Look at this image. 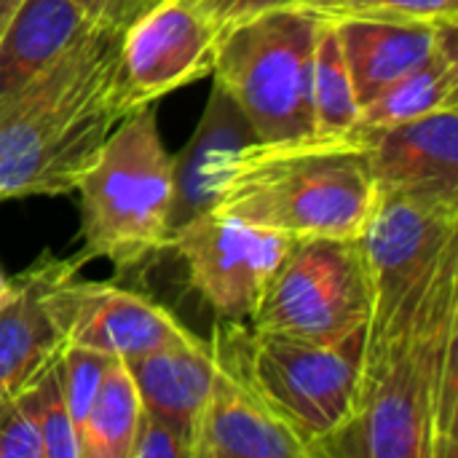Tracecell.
Here are the masks:
<instances>
[{"label": "cell", "instance_id": "cell-1", "mask_svg": "<svg viewBox=\"0 0 458 458\" xmlns=\"http://www.w3.org/2000/svg\"><path fill=\"white\" fill-rule=\"evenodd\" d=\"M121 35L89 30L0 99V201L72 193L123 118Z\"/></svg>", "mask_w": 458, "mask_h": 458}, {"label": "cell", "instance_id": "cell-2", "mask_svg": "<svg viewBox=\"0 0 458 458\" xmlns=\"http://www.w3.org/2000/svg\"><path fill=\"white\" fill-rule=\"evenodd\" d=\"M365 131L252 140L217 185L223 215L290 239H357L376 207Z\"/></svg>", "mask_w": 458, "mask_h": 458}, {"label": "cell", "instance_id": "cell-3", "mask_svg": "<svg viewBox=\"0 0 458 458\" xmlns=\"http://www.w3.org/2000/svg\"><path fill=\"white\" fill-rule=\"evenodd\" d=\"M458 293L362 360L360 403L322 456H458Z\"/></svg>", "mask_w": 458, "mask_h": 458}, {"label": "cell", "instance_id": "cell-4", "mask_svg": "<svg viewBox=\"0 0 458 458\" xmlns=\"http://www.w3.org/2000/svg\"><path fill=\"white\" fill-rule=\"evenodd\" d=\"M360 247L370 295L365 360L458 293V199L381 193Z\"/></svg>", "mask_w": 458, "mask_h": 458}, {"label": "cell", "instance_id": "cell-5", "mask_svg": "<svg viewBox=\"0 0 458 458\" xmlns=\"http://www.w3.org/2000/svg\"><path fill=\"white\" fill-rule=\"evenodd\" d=\"M81 233L89 258L137 268L169 250L174 156L150 105L123 115L81 177Z\"/></svg>", "mask_w": 458, "mask_h": 458}, {"label": "cell", "instance_id": "cell-6", "mask_svg": "<svg viewBox=\"0 0 458 458\" xmlns=\"http://www.w3.org/2000/svg\"><path fill=\"white\" fill-rule=\"evenodd\" d=\"M319 19L306 8H279L225 35L212 75L239 105L255 140L314 134L311 67Z\"/></svg>", "mask_w": 458, "mask_h": 458}, {"label": "cell", "instance_id": "cell-7", "mask_svg": "<svg viewBox=\"0 0 458 458\" xmlns=\"http://www.w3.org/2000/svg\"><path fill=\"white\" fill-rule=\"evenodd\" d=\"M365 330L319 344L274 333H250V370L274 411L322 456L360 403Z\"/></svg>", "mask_w": 458, "mask_h": 458}, {"label": "cell", "instance_id": "cell-8", "mask_svg": "<svg viewBox=\"0 0 458 458\" xmlns=\"http://www.w3.org/2000/svg\"><path fill=\"white\" fill-rule=\"evenodd\" d=\"M368 276L357 239H295L252 317L255 333L341 341L365 330Z\"/></svg>", "mask_w": 458, "mask_h": 458}, {"label": "cell", "instance_id": "cell-9", "mask_svg": "<svg viewBox=\"0 0 458 458\" xmlns=\"http://www.w3.org/2000/svg\"><path fill=\"white\" fill-rule=\"evenodd\" d=\"M215 373L199 411L191 458H311L250 370V333L239 322L212 330Z\"/></svg>", "mask_w": 458, "mask_h": 458}, {"label": "cell", "instance_id": "cell-10", "mask_svg": "<svg viewBox=\"0 0 458 458\" xmlns=\"http://www.w3.org/2000/svg\"><path fill=\"white\" fill-rule=\"evenodd\" d=\"M295 239L223 215L201 212L172 231L191 287L225 322L252 319L260 298Z\"/></svg>", "mask_w": 458, "mask_h": 458}, {"label": "cell", "instance_id": "cell-11", "mask_svg": "<svg viewBox=\"0 0 458 458\" xmlns=\"http://www.w3.org/2000/svg\"><path fill=\"white\" fill-rule=\"evenodd\" d=\"M223 27L199 0H158L121 35L118 89L123 115L212 75Z\"/></svg>", "mask_w": 458, "mask_h": 458}, {"label": "cell", "instance_id": "cell-12", "mask_svg": "<svg viewBox=\"0 0 458 458\" xmlns=\"http://www.w3.org/2000/svg\"><path fill=\"white\" fill-rule=\"evenodd\" d=\"M78 271H64L46 290V306L67 344L131 360L191 335L150 298L107 282H78Z\"/></svg>", "mask_w": 458, "mask_h": 458}, {"label": "cell", "instance_id": "cell-13", "mask_svg": "<svg viewBox=\"0 0 458 458\" xmlns=\"http://www.w3.org/2000/svg\"><path fill=\"white\" fill-rule=\"evenodd\" d=\"M89 260L86 252L75 258H54L46 252L8 282L0 298V397L19 394L59 360L67 341L46 306V290L56 276L83 268Z\"/></svg>", "mask_w": 458, "mask_h": 458}, {"label": "cell", "instance_id": "cell-14", "mask_svg": "<svg viewBox=\"0 0 458 458\" xmlns=\"http://www.w3.org/2000/svg\"><path fill=\"white\" fill-rule=\"evenodd\" d=\"M381 193H440L458 199V105L416 121L360 129Z\"/></svg>", "mask_w": 458, "mask_h": 458}, {"label": "cell", "instance_id": "cell-15", "mask_svg": "<svg viewBox=\"0 0 458 458\" xmlns=\"http://www.w3.org/2000/svg\"><path fill=\"white\" fill-rule=\"evenodd\" d=\"M349 64L360 107L376 99L403 75L421 67L445 43L456 40V24L419 19H333Z\"/></svg>", "mask_w": 458, "mask_h": 458}, {"label": "cell", "instance_id": "cell-16", "mask_svg": "<svg viewBox=\"0 0 458 458\" xmlns=\"http://www.w3.org/2000/svg\"><path fill=\"white\" fill-rule=\"evenodd\" d=\"M126 365L134 376L142 411L161 419L191 443L215 373L212 338L191 333L188 338L131 357Z\"/></svg>", "mask_w": 458, "mask_h": 458}, {"label": "cell", "instance_id": "cell-17", "mask_svg": "<svg viewBox=\"0 0 458 458\" xmlns=\"http://www.w3.org/2000/svg\"><path fill=\"white\" fill-rule=\"evenodd\" d=\"M252 140L255 134L239 105L220 83H215L191 142L174 158L172 231L215 207V193L231 156Z\"/></svg>", "mask_w": 458, "mask_h": 458}, {"label": "cell", "instance_id": "cell-18", "mask_svg": "<svg viewBox=\"0 0 458 458\" xmlns=\"http://www.w3.org/2000/svg\"><path fill=\"white\" fill-rule=\"evenodd\" d=\"M89 30L72 0H24L0 35V99L21 89Z\"/></svg>", "mask_w": 458, "mask_h": 458}, {"label": "cell", "instance_id": "cell-19", "mask_svg": "<svg viewBox=\"0 0 458 458\" xmlns=\"http://www.w3.org/2000/svg\"><path fill=\"white\" fill-rule=\"evenodd\" d=\"M458 105L456 40L360 107L354 129H384Z\"/></svg>", "mask_w": 458, "mask_h": 458}, {"label": "cell", "instance_id": "cell-20", "mask_svg": "<svg viewBox=\"0 0 458 458\" xmlns=\"http://www.w3.org/2000/svg\"><path fill=\"white\" fill-rule=\"evenodd\" d=\"M142 400L123 357H113L78 429L81 458H129Z\"/></svg>", "mask_w": 458, "mask_h": 458}, {"label": "cell", "instance_id": "cell-21", "mask_svg": "<svg viewBox=\"0 0 458 458\" xmlns=\"http://www.w3.org/2000/svg\"><path fill=\"white\" fill-rule=\"evenodd\" d=\"M311 102H314V134H344L357 126L360 102L341 48L338 27L327 16L319 19L317 38H314Z\"/></svg>", "mask_w": 458, "mask_h": 458}, {"label": "cell", "instance_id": "cell-22", "mask_svg": "<svg viewBox=\"0 0 458 458\" xmlns=\"http://www.w3.org/2000/svg\"><path fill=\"white\" fill-rule=\"evenodd\" d=\"M19 397L40 432L43 456L81 458V437L62 397L56 362L46 373H40L27 389H21Z\"/></svg>", "mask_w": 458, "mask_h": 458}, {"label": "cell", "instance_id": "cell-23", "mask_svg": "<svg viewBox=\"0 0 458 458\" xmlns=\"http://www.w3.org/2000/svg\"><path fill=\"white\" fill-rule=\"evenodd\" d=\"M301 8L327 19H419L458 24V0H303Z\"/></svg>", "mask_w": 458, "mask_h": 458}, {"label": "cell", "instance_id": "cell-24", "mask_svg": "<svg viewBox=\"0 0 458 458\" xmlns=\"http://www.w3.org/2000/svg\"><path fill=\"white\" fill-rule=\"evenodd\" d=\"M110 360H113V354L72 346V344H67L62 349V354L56 360V373H59L62 397H64V405H67V413H70L75 429H81L83 416L102 384V376H105Z\"/></svg>", "mask_w": 458, "mask_h": 458}, {"label": "cell", "instance_id": "cell-25", "mask_svg": "<svg viewBox=\"0 0 458 458\" xmlns=\"http://www.w3.org/2000/svg\"><path fill=\"white\" fill-rule=\"evenodd\" d=\"M0 458H46L40 432L21 397H0Z\"/></svg>", "mask_w": 458, "mask_h": 458}, {"label": "cell", "instance_id": "cell-26", "mask_svg": "<svg viewBox=\"0 0 458 458\" xmlns=\"http://www.w3.org/2000/svg\"><path fill=\"white\" fill-rule=\"evenodd\" d=\"M129 458H191V443L169 424L142 411Z\"/></svg>", "mask_w": 458, "mask_h": 458}, {"label": "cell", "instance_id": "cell-27", "mask_svg": "<svg viewBox=\"0 0 458 458\" xmlns=\"http://www.w3.org/2000/svg\"><path fill=\"white\" fill-rule=\"evenodd\" d=\"M72 3L83 11L89 27L99 32L123 35V30L158 0H72Z\"/></svg>", "mask_w": 458, "mask_h": 458}, {"label": "cell", "instance_id": "cell-28", "mask_svg": "<svg viewBox=\"0 0 458 458\" xmlns=\"http://www.w3.org/2000/svg\"><path fill=\"white\" fill-rule=\"evenodd\" d=\"M199 3L228 35L231 30H236L263 13H271L279 8H301L303 0H199Z\"/></svg>", "mask_w": 458, "mask_h": 458}, {"label": "cell", "instance_id": "cell-29", "mask_svg": "<svg viewBox=\"0 0 458 458\" xmlns=\"http://www.w3.org/2000/svg\"><path fill=\"white\" fill-rule=\"evenodd\" d=\"M21 3H24V0H0V35H3V30L8 27L11 16L16 13V8H19Z\"/></svg>", "mask_w": 458, "mask_h": 458}, {"label": "cell", "instance_id": "cell-30", "mask_svg": "<svg viewBox=\"0 0 458 458\" xmlns=\"http://www.w3.org/2000/svg\"><path fill=\"white\" fill-rule=\"evenodd\" d=\"M5 290H8V279L3 276V271H0V298L5 295Z\"/></svg>", "mask_w": 458, "mask_h": 458}]
</instances>
